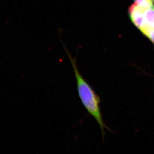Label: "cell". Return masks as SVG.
Returning a JSON list of instances; mask_svg holds the SVG:
<instances>
[{
  "instance_id": "5b68a950",
  "label": "cell",
  "mask_w": 154,
  "mask_h": 154,
  "mask_svg": "<svg viewBox=\"0 0 154 154\" xmlns=\"http://www.w3.org/2000/svg\"><path fill=\"white\" fill-rule=\"evenodd\" d=\"M135 3L144 8H150L153 6L151 0H134Z\"/></svg>"
},
{
  "instance_id": "277c9868",
  "label": "cell",
  "mask_w": 154,
  "mask_h": 154,
  "mask_svg": "<svg viewBox=\"0 0 154 154\" xmlns=\"http://www.w3.org/2000/svg\"><path fill=\"white\" fill-rule=\"evenodd\" d=\"M141 31L154 44V29L149 28L147 26Z\"/></svg>"
},
{
  "instance_id": "8992f818",
  "label": "cell",
  "mask_w": 154,
  "mask_h": 154,
  "mask_svg": "<svg viewBox=\"0 0 154 154\" xmlns=\"http://www.w3.org/2000/svg\"><path fill=\"white\" fill-rule=\"evenodd\" d=\"M152 2H154V0H151Z\"/></svg>"
},
{
  "instance_id": "3957f363",
  "label": "cell",
  "mask_w": 154,
  "mask_h": 154,
  "mask_svg": "<svg viewBox=\"0 0 154 154\" xmlns=\"http://www.w3.org/2000/svg\"><path fill=\"white\" fill-rule=\"evenodd\" d=\"M144 16L148 27L154 29V6L144 8Z\"/></svg>"
},
{
  "instance_id": "6da1fadb",
  "label": "cell",
  "mask_w": 154,
  "mask_h": 154,
  "mask_svg": "<svg viewBox=\"0 0 154 154\" xmlns=\"http://www.w3.org/2000/svg\"><path fill=\"white\" fill-rule=\"evenodd\" d=\"M63 46L73 69L76 81L77 91L80 100L88 113L97 121L101 129L102 138L104 139L105 129H109L105 124L102 118L100 107V98L80 72L77 66L76 58L72 56L64 44Z\"/></svg>"
},
{
  "instance_id": "7a4b0ae2",
  "label": "cell",
  "mask_w": 154,
  "mask_h": 154,
  "mask_svg": "<svg viewBox=\"0 0 154 154\" xmlns=\"http://www.w3.org/2000/svg\"><path fill=\"white\" fill-rule=\"evenodd\" d=\"M144 8L135 3L131 6L128 10L131 20L140 31L147 27L144 16Z\"/></svg>"
}]
</instances>
